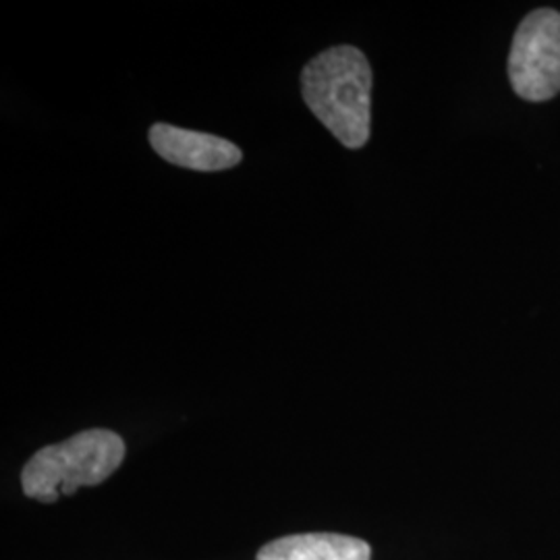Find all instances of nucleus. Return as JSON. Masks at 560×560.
I'll return each instance as SVG.
<instances>
[{"mask_svg": "<svg viewBox=\"0 0 560 560\" xmlns=\"http://www.w3.org/2000/svg\"><path fill=\"white\" fill-rule=\"evenodd\" d=\"M372 85V67L351 44L324 50L301 71L307 108L349 150H360L370 140Z\"/></svg>", "mask_w": 560, "mask_h": 560, "instance_id": "1", "label": "nucleus"}, {"mask_svg": "<svg viewBox=\"0 0 560 560\" xmlns=\"http://www.w3.org/2000/svg\"><path fill=\"white\" fill-rule=\"evenodd\" d=\"M125 459V442L117 432L94 428L59 444L40 448L21 471L25 497L36 501H59L81 486L108 480Z\"/></svg>", "mask_w": 560, "mask_h": 560, "instance_id": "2", "label": "nucleus"}, {"mask_svg": "<svg viewBox=\"0 0 560 560\" xmlns=\"http://www.w3.org/2000/svg\"><path fill=\"white\" fill-rule=\"evenodd\" d=\"M509 80L523 101H550L559 94V11L538 9L521 21L509 55Z\"/></svg>", "mask_w": 560, "mask_h": 560, "instance_id": "3", "label": "nucleus"}, {"mask_svg": "<svg viewBox=\"0 0 560 560\" xmlns=\"http://www.w3.org/2000/svg\"><path fill=\"white\" fill-rule=\"evenodd\" d=\"M148 140L161 159L189 171L219 173L243 161V152L233 141L212 133L180 129L168 122H154Z\"/></svg>", "mask_w": 560, "mask_h": 560, "instance_id": "4", "label": "nucleus"}, {"mask_svg": "<svg viewBox=\"0 0 560 560\" xmlns=\"http://www.w3.org/2000/svg\"><path fill=\"white\" fill-rule=\"evenodd\" d=\"M368 541L340 534H301L270 541L256 560H370Z\"/></svg>", "mask_w": 560, "mask_h": 560, "instance_id": "5", "label": "nucleus"}]
</instances>
